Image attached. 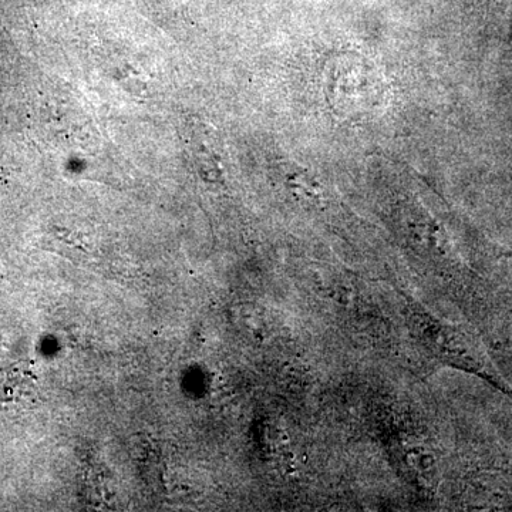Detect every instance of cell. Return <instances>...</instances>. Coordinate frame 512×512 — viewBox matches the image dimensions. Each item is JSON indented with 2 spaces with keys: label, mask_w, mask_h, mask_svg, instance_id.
Masks as SVG:
<instances>
[{
  "label": "cell",
  "mask_w": 512,
  "mask_h": 512,
  "mask_svg": "<svg viewBox=\"0 0 512 512\" xmlns=\"http://www.w3.org/2000/svg\"><path fill=\"white\" fill-rule=\"evenodd\" d=\"M406 460L414 473L424 481H433L437 474V458L431 448L424 444H412L406 450Z\"/></svg>",
  "instance_id": "cell-1"
}]
</instances>
